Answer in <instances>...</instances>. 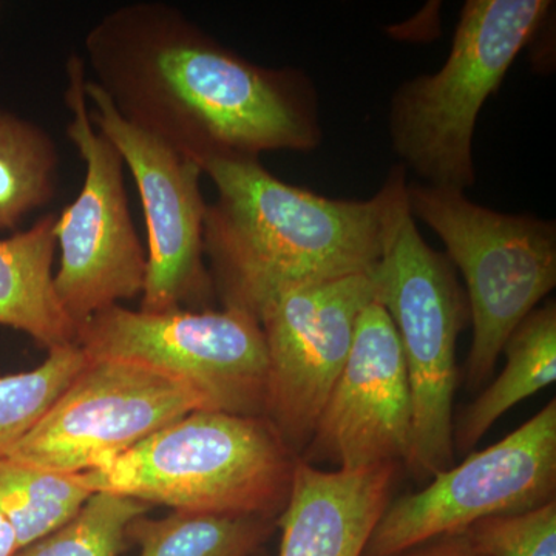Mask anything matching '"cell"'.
Segmentation results:
<instances>
[{
    "instance_id": "15",
    "label": "cell",
    "mask_w": 556,
    "mask_h": 556,
    "mask_svg": "<svg viewBox=\"0 0 556 556\" xmlns=\"http://www.w3.org/2000/svg\"><path fill=\"white\" fill-rule=\"evenodd\" d=\"M58 214L0 240V327L17 329L47 350L76 343V325L54 289Z\"/></svg>"
},
{
    "instance_id": "23",
    "label": "cell",
    "mask_w": 556,
    "mask_h": 556,
    "mask_svg": "<svg viewBox=\"0 0 556 556\" xmlns=\"http://www.w3.org/2000/svg\"><path fill=\"white\" fill-rule=\"evenodd\" d=\"M20 551L17 536L10 522L0 515V556H14Z\"/></svg>"
},
{
    "instance_id": "18",
    "label": "cell",
    "mask_w": 556,
    "mask_h": 556,
    "mask_svg": "<svg viewBox=\"0 0 556 556\" xmlns=\"http://www.w3.org/2000/svg\"><path fill=\"white\" fill-rule=\"evenodd\" d=\"M277 519L225 517L175 511L170 517H139L127 529L138 556H254Z\"/></svg>"
},
{
    "instance_id": "8",
    "label": "cell",
    "mask_w": 556,
    "mask_h": 556,
    "mask_svg": "<svg viewBox=\"0 0 556 556\" xmlns=\"http://www.w3.org/2000/svg\"><path fill=\"white\" fill-rule=\"evenodd\" d=\"M65 68L64 101L72 113L67 135L86 163V177L54 226L61 251L54 289L78 329L94 314L142 295L148 252L131 218L123 156L90 119L84 56L72 54Z\"/></svg>"
},
{
    "instance_id": "17",
    "label": "cell",
    "mask_w": 556,
    "mask_h": 556,
    "mask_svg": "<svg viewBox=\"0 0 556 556\" xmlns=\"http://www.w3.org/2000/svg\"><path fill=\"white\" fill-rule=\"evenodd\" d=\"M60 166V149L49 131L0 108V230L20 228L22 219L54 199Z\"/></svg>"
},
{
    "instance_id": "11",
    "label": "cell",
    "mask_w": 556,
    "mask_h": 556,
    "mask_svg": "<svg viewBox=\"0 0 556 556\" xmlns=\"http://www.w3.org/2000/svg\"><path fill=\"white\" fill-rule=\"evenodd\" d=\"M376 300L371 270L291 289L258 316L268 353L265 417L299 457L345 367L358 317Z\"/></svg>"
},
{
    "instance_id": "19",
    "label": "cell",
    "mask_w": 556,
    "mask_h": 556,
    "mask_svg": "<svg viewBox=\"0 0 556 556\" xmlns=\"http://www.w3.org/2000/svg\"><path fill=\"white\" fill-rule=\"evenodd\" d=\"M90 496L79 475L56 473L0 457V515L13 527L20 548L60 529Z\"/></svg>"
},
{
    "instance_id": "22",
    "label": "cell",
    "mask_w": 556,
    "mask_h": 556,
    "mask_svg": "<svg viewBox=\"0 0 556 556\" xmlns=\"http://www.w3.org/2000/svg\"><path fill=\"white\" fill-rule=\"evenodd\" d=\"M393 556H484L466 532L437 538Z\"/></svg>"
},
{
    "instance_id": "2",
    "label": "cell",
    "mask_w": 556,
    "mask_h": 556,
    "mask_svg": "<svg viewBox=\"0 0 556 556\" xmlns=\"http://www.w3.org/2000/svg\"><path fill=\"white\" fill-rule=\"evenodd\" d=\"M200 167L217 189L203 228L212 285L225 308L255 320L291 289L371 273L408 182L396 166L372 199L332 200L281 181L258 159H211Z\"/></svg>"
},
{
    "instance_id": "12",
    "label": "cell",
    "mask_w": 556,
    "mask_h": 556,
    "mask_svg": "<svg viewBox=\"0 0 556 556\" xmlns=\"http://www.w3.org/2000/svg\"><path fill=\"white\" fill-rule=\"evenodd\" d=\"M86 98L93 105L91 123L118 149L141 197L148 233L141 311L166 313L181 308L182 303H206L214 285L204 262L203 170L195 161L124 119L89 76Z\"/></svg>"
},
{
    "instance_id": "1",
    "label": "cell",
    "mask_w": 556,
    "mask_h": 556,
    "mask_svg": "<svg viewBox=\"0 0 556 556\" xmlns=\"http://www.w3.org/2000/svg\"><path fill=\"white\" fill-rule=\"evenodd\" d=\"M84 50L90 79L119 115L199 166L320 146L317 91L305 72L247 60L169 3L110 11Z\"/></svg>"
},
{
    "instance_id": "5",
    "label": "cell",
    "mask_w": 556,
    "mask_h": 556,
    "mask_svg": "<svg viewBox=\"0 0 556 556\" xmlns=\"http://www.w3.org/2000/svg\"><path fill=\"white\" fill-rule=\"evenodd\" d=\"M372 277L378 302L396 328L412 391V452L405 466L417 481H430L455 466L456 345L470 311L452 263L417 230L407 188L394 204Z\"/></svg>"
},
{
    "instance_id": "6",
    "label": "cell",
    "mask_w": 556,
    "mask_h": 556,
    "mask_svg": "<svg viewBox=\"0 0 556 556\" xmlns=\"http://www.w3.org/2000/svg\"><path fill=\"white\" fill-rule=\"evenodd\" d=\"M408 208L447 248L463 273L473 339L467 383L479 387L495 368L507 339L556 285L555 222L501 214L468 200L464 190L408 182Z\"/></svg>"
},
{
    "instance_id": "13",
    "label": "cell",
    "mask_w": 556,
    "mask_h": 556,
    "mask_svg": "<svg viewBox=\"0 0 556 556\" xmlns=\"http://www.w3.org/2000/svg\"><path fill=\"white\" fill-rule=\"evenodd\" d=\"M413 404L393 320L376 300L361 314L350 356L300 460L354 471L407 464Z\"/></svg>"
},
{
    "instance_id": "7",
    "label": "cell",
    "mask_w": 556,
    "mask_h": 556,
    "mask_svg": "<svg viewBox=\"0 0 556 556\" xmlns=\"http://www.w3.org/2000/svg\"><path fill=\"white\" fill-rule=\"evenodd\" d=\"M76 345L90 361L134 362L181 380L212 412L265 416L268 353L258 320L243 311L115 305L80 325Z\"/></svg>"
},
{
    "instance_id": "21",
    "label": "cell",
    "mask_w": 556,
    "mask_h": 556,
    "mask_svg": "<svg viewBox=\"0 0 556 556\" xmlns=\"http://www.w3.org/2000/svg\"><path fill=\"white\" fill-rule=\"evenodd\" d=\"M149 508L131 497L91 493L75 517L14 556H121L129 543L127 529Z\"/></svg>"
},
{
    "instance_id": "9",
    "label": "cell",
    "mask_w": 556,
    "mask_h": 556,
    "mask_svg": "<svg viewBox=\"0 0 556 556\" xmlns=\"http://www.w3.org/2000/svg\"><path fill=\"white\" fill-rule=\"evenodd\" d=\"M556 402L422 490L388 504L362 556H393L482 519L532 510L555 500Z\"/></svg>"
},
{
    "instance_id": "4",
    "label": "cell",
    "mask_w": 556,
    "mask_h": 556,
    "mask_svg": "<svg viewBox=\"0 0 556 556\" xmlns=\"http://www.w3.org/2000/svg\"><path fill=\"white\" fill-rule=\"evenodd\" d=\"M551 0H467L447 61L433 75L405 80L391 98V146L424 185H475L479 112L526 43L543 27Z\"/></svg>"
},
{
    "instance_id": "14",
    "label": "cell",
    "mask_w": 556,
    "mask_h": 556,
    "mask_svg": "<svg viewBox=\"0 0 556 556\" xmlns=\"http://www.w3.org/2000/svg\"><path fill=\"white\" fill-rule=\"evenodd\" d=\"M401 470L399 464L324 470L299 459L277 519L280 556H362Z\"/></svg>"
},
{
    "instance_id": "16",
    "label": "cell",
    "mask_w": 556,
    "mask_h": 556,
    "mask_svg": "<svg viewBox=\"0 0 556 556\" xmlns=\"http://www.w3.org/2000/svg\"><path fill=\"white\" fill-rule=\"evenodd\" d=\"M506 367L479 394L453 427L455 452L470 453L497 420L519 402L554 386L556 380V305L536 308L503 348Z\"/></svg>"
},
{
    "instance_id": "10",
    "label": "cell",
    "mask_w": 556,
    "mask_h": 556,
    "mask_svg": "<svg viewBox=\"0 0 556 556\" xmlns=\"http://www.w3.org/2000/svg\"><path fill=\"white\" fill-rule=\"evenodd\" d=\"M197 409H208L206 401L181 380L134 362L89 358L5 457L56 473H86Z\"/></svg>"
},
{
    "instance_id": "3",
    "label": "cell",
    "mask_w": 556,
    "mask_h": 556,
    "mask_svg": "<svg viewBox=\"0 0 556 556\" xmlns=\"http://www.w3.org/2000/svg\"><path fill=\"white\" fill-rule=\"evenodd\" d=\"M299 459L265 416L197 409L79 478L182 514L278 519Z\"/></svg>"
},
{
    "instance_id": "20",
    "label": "cell",
    "mask_w": 556,
    "mask_h": 556,
    "mask_svg": "<svg viewBox=\"0 0 556 556\" xmlns=\"http://www.w3.org/2000/svg\"><path fill=\"white\" fill-rule=\"evenodd\" d=\"M87 361L73 343L50 350L49 357L31 371L0 378V457L42 419Z\"/></svg>"
}]
</instances>
